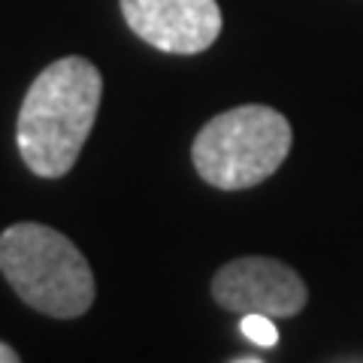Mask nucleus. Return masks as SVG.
Segmentation results:
<instances>
[{
	"instance_id": "f257e3e1",
	"label": "nucleus",
	"mask_w": 363,
	"mask_h": 363,
	"mask_svg": "<svg viewBox=\"0 0 363 363\" xmlns=\"http://www.w3.org/2000/svg\"><path fill=\"white\" fill-rule=\"evenodd\" d=\"M104 76L88 58L67 55L33 79L16 118L25 167L40 179H61L76 167L97 121Z\"/></svg>"
},
{
	"instance_id": "f03ea898",
	"label": "nucleus",
	"mask_w": 363,
	"mask_h": 363,
	"mask_svg": "<svg viewBox=\"0 0 363 363\" xmlns=\"http://www.w3.org/2000/svg\"><path fill=\"white\" fill-rule=\"evenodd\" d=\"M0 272L21 303L61 321L85 315L97 297L88 257L40 221H18L0 233Z\"/></svg>"
},
{
	"instance_id": "7ed1b4c3",
	"label": "nucleus",
	"mask_w": 363,
	"mask_h": 363,
	"mask_svg": "<svg viewBox=\"0 0 363 363\" xmlns=\"http://www.w3.org/2000/svg\"><path fill=\"white\" fill-rule=\"evenodd\" d=\"M294 130L279 109L245 104L218 112L191 143L197 176L218 191H245L285 164Z\"/></svg>"
},
{
	"instance_id": "20e7f679",
	"label": "nucleus",
	"mask_w": 363,
	"mask_h": 363,
	"mask_svg": "<svg viewBox=\"0 0 363 363\" xmlns=\"http://www.w3.org/2000/svg\"><path fill=\"white\" fill-rule=\"evenodd\" d=\"M212 300L236 315H267L281 321L306 309L309 288L285 260L248 255L224 264L212 276Z\"/></svg>"
},
{
	"instance_id": "39448f33",
	"label": "nucleus",
	"mask_w": 363,
	"mask_h": 363,
	"mask_svg": "<svg viewBox=\"0 0 363 363\" xmlns=\"http://www.w3.org/2000/svg\"><path fill=\"white\" fill-rule=\"evenodd\" d=\"M128 28L167 55H200L224 28L215 0H118Z\"/></svg>"
},
{
	"instance_id": "423d86ee",
	"label": "nucleus",
	"mask_w": 363,
	"mask_h": 363,
	"mask_svg": "<svg viewBox=\"0 0 363 363\" xmlns=\"http://www.w3.org/2000/svg\"><path fill=\"white\" fill-rule=\"evenodd\" d=\"M240 330L248 342H255L260 348H272L279 342V327L272 324V318H267V315H242Z\"/></svg>"
},
{
	"instance_id": "0eeeda50",
	"label": "nucleus",
	"mask_w": 363,
	"mask_h": 363,
	"mask_svg": "<svg viewBox=\"0 0 363 363\" xmlns=\"http://www.w3.org/2000/svg\"><path fill=\"white\" fill-rule=\"evenodd\" d=\"M0 363H21V357H18V351H16L13 345L0 342Z\"/></svg>"
},
{
	"instance_id": "6e6552de",
	"label": "nucleus",
	"mask_w": 363,
	"mask_h": 363,
	"mask_svg": "<svg viewBox=\"0 0 363 363\" xmlns=\"http://www.w3.org/2000/svg\"><path fill=\"white\" fill-rule=\"evenodd\" d=\"M240 363H260V360H240Z\"/></svg>"
}]
</instances>
